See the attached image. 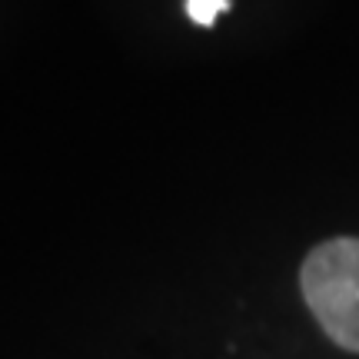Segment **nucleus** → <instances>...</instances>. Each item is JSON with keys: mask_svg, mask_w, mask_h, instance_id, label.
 Returning a JSON list of instances; mask_svg holds the SVG:
<instances>
[{"mask_svg": "<svg viewBox=\"0 0 359 359\" xmlns=\"http://www.w3.org/2000/svg\"><path fill=\"white\" fill-rule=\"evenodd\" d=\"M226 11H230V0H187L190 20L200 27H213L219 13H226Z\"/></svg>", "mask_w": 359, "mask_h": 359, "instance_id": "nucleus-2", "label": "nucleus"}, {"mask_svg": "<svg viewBox=\"0 0 359 359\" xmlns=\"http://www.w3.org/2000/svg\"><path fill=\"white\" fill-rule=\"evenodd\" d=\"M299 286L323 333L336 346L359 353V240L320 243L303 263Z\"/></svg>", "mask_w": 359, "mask_h": 359, "instance_id": "nucleus-1", "label": "nucleus"}]
</instances>
